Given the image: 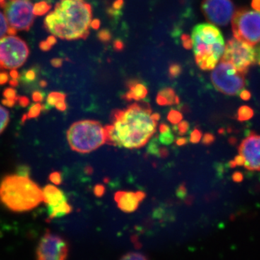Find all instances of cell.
Wrapping results in <instances>:
<instances>
[{
    "label": "cell",
    "mask_w": 260,
    "mask_h": 260,
    "mask_svg": "<svg viewBox=\"0 0 260 260\" xmlns=\"http://www.w3.org/2000/svg\"><path fill=\"white\" fill-rule=\"evenodd\" d=\"M256 62L260 65V43L259 47L256 48Z\"/></svg>",
    "instance_id": "obj_59"
},
{
    "label": "cell",
    "mask_w": 260,
    "mask_h": 260,
    "mask_svg": "<svg viewBox=\"0 0 260 260\" xmlns=\"http://www.w3.org/2000/svg\"><path fill=\"white\" fill-rule=\"evenodd\" d=\"M252 7L254 9L260 10V0H253Z\"/></svg>",
    "instance_id": "obj_56"
},
{
    "label": "cell",
    "mask_w": 260,
    "mask_h": 260,
    "mask_svg": "<svg viewBox=\"0 0 260 260\" xmlns=\"http://www.w3.org/2000/svg\"><path fill=\"white\" fill-rule=\"evenodd\" d=\"M37 78V73L34 70H28L24 73L23 80L27 82L34 81Z\"/></svg>",
    "instance_id": "obj_34"
},
{
    "label": "cell",
    "mask_w": 260,
    "mask_h": 260,
    "mask_svg": "<svg viewBox=\"0 0 260 260\" xmlns=\"http://www.w3.org/2000/svg\"><path fill=\"white\" fill-rule=\"evenodd\" d=\"M44 94L40 91H35L32 94V101L34 102H42L44 100Z\"/></svg>",
    "instance_id": "obj_39"
},
{
    "label": "cell",
    "mask_w": 260,
    "mask_h": 260,
    "mask_svg": "<svg viewBox=\"0 0 260 260\" xmlns=\"http://www.w3.org/2000/svg\"><path fill=\"white\" fill-rule=\"evenodd\" d=\"M186 190L185 186H184V185H181L180 186H179V189H178V190L177 191L178 198H181V199H183V198H184V197L186 196Z\"/></svg>",
    "instance_id": "obj_44"
},
{
    "label": "cell",
    "mask_w": 260,
    "mask_h": 260,
    "mask_svg": "<svg viewBox=\"0 0 260 260\" xmlns=\"http://www.w3.org/2000/svg\"><path fill=\"white\" fill-rule=\"evenodd\" d=\"M105 193V187L102 184H97L96 186L94 187V194L97 198H101Z\"/></svg>",
    "instance_id": "obj_38"
},
{
    "label": "cell",
    "mask_w": 260,
    "mask_h": 260,
    "mask_svg": "<svg viewBox=\"0 0 260 260\" xmlns=\"http://www.w3.org/2000/svg\"><path fill=\"white\" fill-rule=\"evenodd\" d=\"M202 138V133L199 129H195L193 130L191 133L190 142L192 143H199L200 139Z\"/></svg>",
    "instance_id": "obj_35"
},
{
    "label": "cell",
    "mask_w": 260,
    "mask_h": 260,
    "mask_svg": "<svg viewBox=\"0 0 260 260\" xmlns=\"http://www.w3.org/2000/svg\"><path fill=\"white\" fill-rule=\"evenodd\" d=\"M202 11L210 23L225 26L234 16V5L232 0H203Z\"/></svg>",
    "instance_id": "obj_12"
},
{
    "label": "cell",
    "mask_w": 260,
    "mask_h": 260,
    "mask_svg": "<svg viewBox=\"0 0 260 260\" xmlns=\"http://www.w3.org/2000/svg\"><path fill=\"white\" fill-rule=\"evenodd\" d=\"M68 241L47 230L41 238L36 249L37 260H68L70 254Z\"/></svg>",
    "instance_id": "obj_11"
},
{
    "label": "cell",
    "mask_w": 260,
    "mask_h": 260,
    "mask_svg": "<svg viewBox=\"0 0 260 260\" xmlns=\"http://www.w3.org/2000/svg\"><path fill=\"white\" fill-rule=\"evenodd\" d=\"M40 85L42 87H46L47 86V83L45 80H42V81H41Z\"/></svg>",
    "instance_id": "obj_61"
},
{
    "label": "cell",
    "mask_w": 260,
    "mask_h": 260,
    "mask_svg": "<svg viewBox=\"0 0 260 260\" xmlns=\"http://www.w3.org/2000/svg\"><path fill=\"white\" fill-rule=\"evenodd\" d=\"M51 8V5L48 4L47 2H39L34 5V15L37 16H42V15L47 14Z\"/></svg>",
    "instance_id": "obj_21"
},
{
    "label": "cell",
    "mask_w": 260,
    "mask_h": 260,
    "mask_svg": "<svg viewBox=\"0 0 260 260\" xmlns=\"http://www.w3.org/2000/svg\"><path fill=\"white\" fill-rule=\"evenodd\" d=\"M51 64L54 68H60L63 64V59L60 58H55V59H51Z\"/></svg>",
    "instance_id": "obj_46"
},
{
    "label": "cell",
    "mask_w": 260,
    "mask_h": 260,
    "mask_svg": "<svg viewBox=\"0 0 260 260\" xmlns=\"http://www.w3.org/2000/svg\"><path fill=\"white\" fill-rule=\"evenodd\" d=\"M18 102L19 105L22 107H28V104H30V101L26 96H19Z\"/></svg>",
    "instance_id": "obj_41"
},
{
    "label": "cell",
    "mask_w": 260,
    "mask_h": 260,
    "mask_svg": "<svg viewBox=\"0 0 260 260\" xmlns=\"http://www.w3.org/2000/svg\"><path fill=\"white\" fill-rule=\"evenodd\" d=\"M127 85L129 90L124 95L126 100L129 102L132 100L140 101L146 97L148 89L143 84L138 83V80H130L128 81Z\"/></svg>",
    "instance_id": "obj_16"
},
{
    "label": "cell",
    "mask_w": 260,
    "mask_h": 260,
    "mask_svg": "<svg viewBox=\"0 0 260 260\" xmlns=\"http://www.w3.org/2000/svg\"><path fill=\"white\" fill-rule=\"evenodd\" d=\"M119 260H150L148 256L140 251H129L121 256Z\"/></svg>",
    "instance_id": "obj_23"
},
{
    "label": "cell",
    "mask_w": 260,
    "mask_h": 260,
    "mask_svg": "<svg viewBox=\"0 0 260 260\" xmlns=\"http://www.w3.org/2000/svg\"><path fill=\"white\" fill-rule=\"evenodd\" d=\"M67 95L64 93H59V92H51L49 94L47 99V106L49 108L55 107L57 103L61 101H65Z\"/></svg>",
    "instance_id": "obj_20"
},
{
    "label": "cell",
    "mask_w": 260,
    "mask_h": 260,
    "mask_svg": "<svg viewBox=\"0 0 260 260\" xmlns=\"http://www.w3.org/2000/svg\"><path fill=\"white\" fill-rule=\"evenodd\" d=\"M72 211H73V208L71 205L67 203V201L56 205H48V214H49L48 220L61 218L64 215H68Z\"/></svg>",
    "instance_id": "obj_18"
},
{
    "label": "cell",
    "mask_w": 260,
    "mask_h": 260,
    "mask_svg": "<svg viewBox=\"0 0 260 260\" xmlns=\"http://www.w3.org/2000/svg\"><path fill=\"white\" fill-rule=\"evenodd\" d=\"M101 23L100 20H98V19H95L93 21H91V23H90V26L91 28L95 29V30H98L100 27Z\"/></svg>",
    "instance_id": "obj_52"
},
{
    "label": "cell",
    "mask_w": 260,
    "mask_h": 260,
    "mask_svg": "<svg viewBox=\"0 0 260 260\" xmlns=\"http://www.w3.org/2000/svg\"><path fill=\"white\" fill-rule=\"evenodd\" d=\"M42 110H45V107H44V105L41 104L40 103L32 104V105L30 106V107L29 108L28 113L25 114V115H23V117H22V122H25L27 119H35V118L39 117Z\"/></svg>",
    "instance_id": "obj_19"
},
{
    "label": "cell",
    "mask_w": 260,
    "mask_h": 260,
    "mask_svg": "<svg viewBox=\"0 0 260 260\" xmlns=\"http://www.w3.org/2000/svg\"><path fill=\"white\" fill-rule=\"evenodd\" d=\"M253 115H254V112H253L252 109L246 107V106L241 107L238 111V119L239 121L248 120V119H251Z\"/></svg>",
    "instance_id": "obj_24"
},
{
    "label": "cell",
    "mask_w": 260,
    "mask_h": 260,
    "mask_svg": "<svg viewBox=\"0 0 260 260\" xmlns=\"http://www.w3.org/2000/svg\"><path fill=\"white\" fill-rule=\"evenodd\" d=\"M17 174L22 177H29L30 175V168L28 166L20 165L17 169Z\"/></svg>",
    "instance_id": "obj_33"
},
{
    "label": "cell",
    "mask_w": 260,
    "mask_h": 260,
    "mask_svg": "<svg viewBox=\"0 0 260 260\" xmlns=\"http://www.w3.org/2000/svg\"><path fill=\"white\" fill-rule=\"evenodd\" d=\"M91 19V6L83 0H61L45 18L44 26L63 40L85 39Z\"/></svg>",
    "instance_id": "obj_2"
},
{
    "label": "cell",
    "mask_w": 260,
    "mask_h": 260,
    "mask_svg": "<svg viewBox=\"0 0 260 260\" xmlns=\"http://www.w3.org/2000/svg\"><path fill=\"white\" fill-rule=\"evenodd\" d=\"M159 142L162 145H169L172 144L174 140V137L172 132L169 131L166 133H160L158 138Z\"/></svg>",
    "instance_id": "obj_26"
},
{
    "label": "cell",
    "mask_w": 260,
    "mask_h": 260,
    "mask_svg": "<svg viewBox=\"0 0 260 260\" xmlns=\"http://www.w3.org/2000/svg\"><path fill=\"white\" fill-rule=\"evenodd\" d=\"M233 179H234V180L235 181H242V174H240V173H235V174H234V176H233Z\"/></svg>",
    "instance_id": "obj_54"
},
{
    "label": "cell",
    "mask_w": 260,
    "mask_h": 260,
    "mask_svg": "<svg viewBox=\"0 0 260 260\" xmlns=\"http://www.w3.org/2000/svg\"><path fill=\"white\" fill-rule=\"evenodd\" d=\"M17 34L16 29L13 28V27L10 26V28L8 29V34L10 36H14Z\"/></svg>",
    "instance_id": "obj_58"
},
{
    "label": "cell",
    "mask_w": 260,
    "mask_h": 260,
    "mask_svg": "<svg viewBox=\"0 0 260 260\" xmlns=\"http://www.w3.org/2000/svg\"><path fill=\"white\" fill-rule=\"evenodd\" d=\"M181 73L180 65L178 64H172L169 67V75L170 78H175L179 76Z\"/></svg>",
    "instance_id": "obj_30"
},
{
    "label": "cell",
    "mask_w": 260,
    "mask_h": 260,
    "mask_svg": "<svg viewBox=\"0 0 260 260\" xmlns=\"http://www.w3.org/2000/svg\"><path fill=\"white\" fill-rule=\"evenodd\" d=\"M210 78L214 87L220 93L226 95L240 94L246 85L245 75L226 61H221L217 64Z\"/></svg>",
    "instance_id": "obj_7"
},
{
    "label": "cell",
    "mask_w": 260,
    "mask_h": 260,
    "mask_svg": "<svg viewBox=\"0 0 260 260\" xmlns=\"http://www.w3.org/2000/svg\"><path fill=\"white\" fill-rule=\"evenodd\" d=\"M124 6V0H116L113 4L112 8L116 10H120Z\"/></svg>",
    "instance_id": "obj_47"
},
{
    "label": "cell",
    "mask_w": 260,
    "mask_h": 260,
    "mask_svg": "<svg viewBox=\"0 0 260 260\" xmlns=\"http://www.w3.org/2000/svg\"><path fill=\"white\" fill-rule=\"evenodd\" d=\"M43 194H44V202L48 205H56L67 201L64 193L56 186L50 185V184L44 188Z\"/></svg>",
    "instance_id": "obj_15"
},
{
    "label": "cell",
    "mask_w": 260,
    "mask_h": 260,
    "mask_svg": "<svg viewBox=\"0 0 260 260\" xmlns=\"http://www.w3.org/2000/svg\"><path fill=\"white\" fill-rule=\"evenodd\" d=\"M10 77H11L13 79H17L19 78V73L17 70H12L10 73Z\"/></svg>",
    "instance_id": "obj_55"
},
{
    "label": "cell",
    "mask_w": 260,
    "mask_h": 260,
    "mask_svg": "<svg viewBox=\"0 0 260 260\" xmlns=\"http://www.w3.org/2000/svg\"><path fill=\"white\" fill-rule=\"evenodd\" d=\"M240 96L242 98L243 100H249V99H250V93H249V91H247V90H244L242 92V93H240Z\"/></svg>",
    "instance_id": "obj_51"
},
{
    "label": "cell",
    "mask_w": 260,
    "mask_h": 260,
    "mask_svg": "<svg viewBox=\"0 0 260 260\" xmlns=\"http://www.w3.org/2000/svg\"><path fill=\"white\" fill-rule=\"evenodd\" d=\"M195 61L200 69L213 70L223 56L225 42L221 32L210 23L196 25L191 34Z\"/></svg>",
    "instance_id": "obj_4"
},
{
    "label": "cell",
    "mask_w": 260,
    "mask_h": 260,
    "mask_svg": "<svg viewBox=\"0 0 260 260\" xmlns=\"http://www.w3.org/2000/svg\"><path fill=\"white\" fill-rule=\"evenodd\" d=\"M17 102H15V101L13 100H8V99H3V101H2V104H3V105L5 106V107H8L10 108H12L14 107L15 105V104H16Z\"/></svg>",
    "instance_id": "obj_49"
},
{
    "label": "cell",
    "mask_w": 260,
    "mask_h": 260,
    "mask_svg": "<svg viewBox=\"0 0 260 260\" xmlns=\"http://www.w3.org/2000/svg\"><path fill=\"white\" fill-rule=\"evenodd\" d=\"M124 42L120 39H116L114 42V49L116 51H121L124 49Z\"/></svg>",
    "instance_id": "obj_40"
},
{
    "label": "cell",
    "mask_w": 260,
    "mask_h": 260,
    "mask_svg": "<svg viewBox=\"0 0 260 260\" xmlns=\"http://www.w3.org/2000/svg\"><path fill=\"white\" fill-rule=\"evenodd\" d=\"M47 42L50 44L51 47H53L54 44H56L57 40H56V37L54 36H50V37L47 38Z\"/></svg>",
    "instance_id": "obj_53"
},
{
    "label": "cell",
    "mask_w": 260,
    "mask_h": 260,
    "mask_svg": "<svg viewBox=\"0 0 260 260\" xmlns=\"http://www.w3.org/2000/svg\"><path fill=\"white\" fill-rule=\"evenodd\" d=\"M189 124L187 121H182L178 124V129H179V134L182 135L185 134L187 130L189 129Z\"/></svg>",
    "instance_id": "obj_36"
},
{
    "label": "cell",
    "mask_w": 260,
    "mask_h": 260,
    "mask_svg": "<svg viewBox=\"0 0 260 260\" xmlns=\"http://www.w3.org/2000/svg\"><path fill=\"white\" fill-rule=\"evenodd\" d=\"M9 81V75L6 72L0 73V85H5Z\"/></svg>",
    "instance_id": "obj_43"
},
{
    "label": "cell",
    "mask_w": 260,
    "mask_h": 260,
    "mask_svg": "<svg viewBox=\"0 0 260 260\" xmlns=\"http://www.w3.org/2000/svg\"><path fill=\"white\" fill-rule=\"evenodd\" d=\"M239 155L244 159L248 170L260 171V136L251 133L243 140L239 148Z\"/></svg>",
    "instance_id": "obj_13"
},
{
    "label": "cell",
    "mask_w": 260,
    "mask_h": 260,
    "mask_svg": "<svg viewBox=\"0 0 260 260\" xmlns=\"http://www.w3.org/2000/svg\"><path fill=\"white\" fill-rule=\"evenodd\" d=\"M170 128L169 126L167 125V124H160V127H159V131H160V133H166L167 132L170 131Z\"/></svg>",
    "instance_id": "obj_50"
},
{
    "label": "cell",
    "mask_w": 260,
    "mask_h": 260,
    "mask_svg": "<svg viewBox=\"0 0 260 260\" xmlns=\"http://www.w3.org/2000/svg\"><path fill=\"white\" fill-rule=\"evenodd\" d=\"M10 122V113L0 105V135L5 131Z\"/></svg>",
    "instance_id": "obj_22"
},
{
    "label": "cell",
    "mask_w": 260,
    "mask_h": 260,
    "mask_svg": "<svg viewBox=\"0 0 260 260\" xmlns=\"http://www.w3.org/2000/svg\"><path fill=\"white\" fill-rule=\"evenodd\" d=\"M167 119L172 124H179L182 119V115L178 111L172 110L168 114Z\"/></svg>",
    "instance_id": "obj_27"
},
{
    "label": "cell",
    "mask_w": 260,
    "mask_h": 260,
    "mask_svg": "<svg viewBox=\"0 0 260 260\" xmlns=\"http://www.w3.org/2000/svg\"><path fill=\"white\" fill-rule=\"evenodd\" d=\"M3 96L5 99L15 101V102H18L19 97L16 90L13 88L5 89L4 91H3Z\"/></svg>",
    "instance_id": "obj_29"
},
{
    "label": "cell",
    "mask_w": 260,
    "mask_h": 260,
    "mask_svg": "<svg viewBox=\"0 0 260 260\" xmlns=\"http://www.w3.org/2000/svg\"><path fill=\"white\" fill-rule=\"evenodd\" d=\"M145 194L143 191H117L114 195V200L118 208L126 213H131L138 209V207L145 199Z\"/></svg>",
    "instance_id": "obj_14"
},
{
    "label": "cell",
    "mask_w": 260,
    "mask_h": 260,
    "mask_svg": "<svg viewBox=\"0 0 260 260\" xmlns=\"http://www.w3.org/2000/svg\"><path fill=\"white\" fill-rule=\"evenodd\" d=\"M44 202L43 190L29 177L5 176L0 182V203L10 211H30Z\"/></svg>",
    "instance_id": "obj_3"
},
{
    "label": "cell",
    "mask_w": 260,
    "mask_h": 260,
    "mask_svg": "<svg viewBox=\"0 0 260 260\" xmlns=\"http://www.w3.org/2000/svg\"><path fill=\"white\" fill-rule=\"evenodd\" d=\"M67 138L72 150L88 153L106 143L105 129L97 121H77L70 126Z\"/></svg>",
    "instance_id": "obj_5"
},
{
    "label": "cell",
    "mask_w": 260,
    "mask_h": 260,
    "mask_svg": "<svg viewBox=\"0 0 260 260\" xmlns=\"http://www.w3.org/2000/svg\"><path fill=\"white\" fill-rule=\"evenodd\" d=\"M147 150H148V153L151 154V155L160 156V148H159L156 138L152 140V141L149 143Z\"/></svg>",
    "instance_id": "obj_28"
},
{
    "label": "cell",
    "mask_w": 260,
    "mask_h": 260,
    "mask_svg": "<svg viewBox=\"0 0 260 260\" xmlns=\"http://www.w3.org/2000/svg\"><path fill=\"white\" fill-rule=\"evenodd\" d=\"M176 143H177V145H179V146L185 145L186 143V138H179V139H177V141H176Z\"/></svg>",
    "instance_id": "obj_57"
},
{
    "label": "cell",
    "mask_w": 260,
    "mask_h": 260,
    "mask_svg": "<svg viewBox=\"0 0 260 260\" xmlns=\"http://www.w3.org/2000/svg\"><path fill=\"white\" fill-rule=\"evenodd\" d=\"M10 26L17 30L28 31L34 25V5L27 0H8L0 5Z\"/></svg>",
    "instance_id": "obj_10"
},
{
    "label": "cell",
    "mask_w": 260,
    "mask_h": 260,
    "mask_svg": "<svg viewBox=\"0 0 260 260\" xmlns=\"http://www.w3.org/2000/svg\"><path fill=\"white\" fill-rule=\"evenodd\" d=\"M6 2V0H0V5L3 4V3H5Z\"/></svg>",
    "instance_id": "obj_62"
},
{
    "label": "cell",
    "mask_w": 260,
    "mask_h": 260,
    "mask_svg": "<svg viewBox=\"0 0 260 260\" xmlns=\"http://www.w3.org/2000/svg\"><path fill=\"white\" fill-rule=\"evenodd\" d=\"M3 70V68H2L1 65H0V70Z\"/></svg>",
    "instance_id": "obj_63"
},
{
    "label": "cell",
    "mask_w": 260,
    "mask_h": 260,
    "mask_svg": "<svg viewBox=\"0 0 260 260\" xmlns=\"http://www.w3.org/2000/svg\"><path fill=\"white\" fill-rule=\"evenodd\" d=\"M156 102L158 105L167 106L179 104V98L171 88L162 89L157 95Z\"/></svg>",
    "instance_id": "obj_17"
},
{
    "label": "cell",
    "mask_w": 260,
    "mask_h": 260,
    "mask_svg": "<svg viewBox=\"0 0 260 260\" xmlns=\"http://www.w3.org/2000/svg\"><path fill=\"white\" fill-rule=\"evenodd\" d=\"M28 56V45L20 37L8 36L0 39V65L3 69H18Z\"/></svg>",
    "instance_id": "obj_9"
},
{
    "label": "cell",
    "mask_w": 260,
    "mask_h": 260,
    "mask_svg": "<svg viewBox=\"0 0 260 260\" xmlns=\"http://www.w3.org/2000/svg\"><path fill=\"white\" fill-rule=\"evenodd\" d=\"M55 107L58 110L64 112L67 109V104L65 103V101H61V102L57 103L55 105Z\"/></svg>",
    "instance_id": "obj_48"
},
{
    "label": "cell",
    "mask_w": 260,
    "mask_h": 260,
    "mask_svg": "<svg viewBox=\"0 0 260 260\" xmlns=\"http://www.w3.org/2000/svg\"><path fill=\"white\" fill-rule=\"evenodd\" d=\"M10 27L6 17L2 12H0V39L8 34V29L10 28Z\"/></svg>",
    "instance_id": "obj_25"
},
{
    "label": "cell",
    "mask_w": 260,
    "mask_h": 260,
    "mask_svg": "<svg viewBox=\"0 0 260 260\" xmlns=\"http://www.w3.org/2000/svg\"><path fill=\"white\" fill-rule=\"evenodd\" d=\"M98 38L101 42L107 43L111 40L112 35H111V32L108 29H103L98 34Z\"/></svg>",
    "instance_id": "obj_31"
},
{
    "label": "cell",
    "mask_w": 260,
    "mask_h": 260,
    "mask_svg": "<svg viewBox=\"0 0 260 260\" xmlns=\"http://www.w3.org/2000/svg\"><path fill=\"white\" fill-rule=\"evenodd\" d=\"M39 47H40L41 50L43 51H48L50 50L51 49V46L47 42V41H43L39 44Z\"/></svg>",
    "instance_id": "obj_45"
},
{
    "label": "cell",
    "mask_w": 260,
    "mask_h": 260,
    "mask_svg": "<svg viewBox=\"0 0 260 260\" xmlns=\"http://www.w3.org/2000/svg\"><path fill=\"white\" fill-rule=\"evenodd\" d=\"M221 59L246 75L249 68L256 63V49L250 44L234 38L227 42Z\"/></svg>",
    "instance_id": "obj_8"
},
{
    "label": "cell",
    "mask_w": 260,
    "mask_h": 260,
    "mask_svg": "<svg viewBox=\"0 0 260 260\" xmlns=\"http://www.w3.org/2000/svg\"><path fill=\"white\" fill-rule=\"evenodd\" d=\"M182 40L183 46L186 49H190L192 48V42H191V38L188 35H183L181 37Z\"/></svg>",
    "instance_id": "obj_37"
},
{
    "label": "cell",
    "mask_w": 260,
    "mask_h": 260,
    "mask_svg": "<svg viewBox=\"0 0 260 260\" xmlns=\"http://www.w3.org/2000/svg\"><path fill=\"white\" fill-rule=\"evenodd\" d=\"M214 141V136L213 135L208 133L205 134L203 138V143L205 145H210L213 143Z\"/></svg>",
    "instance_id": "obj_42"
},
{
    "label": "cell",
    "mask_w": 260,
    "mask_h": 260,
    "mask_svg": "<svg viewBox=\"0 0 260 260\" xmlns=\"http://www.w3.org/2000/svg\"><path fill=\"white\" fill-rule=\"evenodd\" d=\"M113 124L104 126L106 143L128 149L144 146L156 131L160 114H152L145 103L132 104L112 112Z\"/></svg>",
    "instance_id": "obj_1"
},
{
    "label": "cell",
    "mask_w": 260,
    "mask_h": 260,
    "mask_svg": "<svg viewBox=\"0 0 260 260\" xmlns=\"http://www.w3.org/2000/svg\"><path fill=\"white\" fill-rule=\"evenodd\" d=\"M49 180L55 184V185H60L62 182V177H61V173L54 172L51 173L49 175Z\"/></svg>",
    "instance_id": "obj_32"
},
{
    "label": "cell",
    "mask_w": 260,
    "mask_h": 260,
    "mask_svg": "<svg viewBox=\"0 0 260 260\" xmlns=\"http://www.w3.org/2000/svg\"><path fill=\"white\" fill-rule=\"evenodd\" d=\"M234 38L250 44L260 43V10L241 8L232 20Z\"/></svg>",
    "instance_id": "obj_6"
},
{
    "label": "cell",
    "mask_w": 260,
    "mask_h": 260,
    "mask_svg": "<svg viewBox=\"0 0 260 260\" xmlns=\"http://www.w3.org/2000/svg\"><path fill=\"white\" fill-rule=\"evenodd\" d=\"M9 83H10V86L17 87V86H18V80H17V79H13V80H10V81L9 82Z\"/></svg>",
    "instance_id": "obj_60"
}]
</instances>
